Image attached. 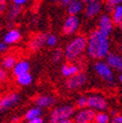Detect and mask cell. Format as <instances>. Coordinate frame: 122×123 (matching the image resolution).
Returning <instances> with one entry per match:
<instances>
[{
    "label": "cell",
    "mask_w": 122,
    "mask_h": 123,
    "mask_svg": "<svg viewBox=\"0 0 122 123\" xmlns=\"http://www.w3.org/2000/svg\"><path fill=\"white\" fill-rule=\"evenodd\" d=\"M118 82H119V83L122 82V74H121V73L118 74Z\"/></svg>",
    "instance_id": "obj_39"
},
{
    "label": "cell",
    "mask_w": 122,
    "mask_h": 123,
    "mask_svg": "<svg viewBox=\"0 0 122 123\" xmlns=\"http://www.w3.org/2000/svg\"><path fill=\"white\" fill-rule=\"evenodd\" d=\"M21 100L20 94L17 92L6 94L5 96L0 98V111H6L13 106L16 105Z\"/></svg>",
    "instance_id": "obj_9"
},
{
    "label": "cell",
    "mask_w": 122,
    "mask_h": 123,
    "mask_svg": "<svg viewBox=\"0 0 122 123\" xmlns=\"http://www.w3.org/2000/svg\"><path fill=\"white\" fill-rule=\"evenodd\" d=\"M96 112L92 110L88 109H83L80 110L78 112H76L74 115L73 122L74 123H92L94 121Z\"/></svg>",
    "instance_id": "obj_11"
},
{
    "label": "cell",
    "mask_w": 122,
    "mask_h": 123,
    "mask_svg": "<svg viewBox=\"0 0 122 123\" xmlns=\"http://www.w3.org/2000/svg\"><path fill=\"white\" fill-rule=\"evenodd\" d=\"M59 123H74V122H73V120H72L71 118H69V119L63 120V121H61V122H59Z\"/></svg>",
    "instance_id": "obj_38"
},
{
    "label": "cell",
    "mask_w": 122,
    "mask_h": 123,
    "mask_svg": "<svg viewBox=\"0 0 122 123\" xmlns=\"http://www.w3.org/2000/svg\"><path fill=\"white\" fill-rule=\"evenodd\" d=\"M103 2L100 0H87L84 1V15L87 19L97 17L103 9Z\"/></svg>",
    "instance_id": "obj_6"
},
{
    "label": "cell",
    "mask_w": 122,
    "mask_h": 123,
    "mask_svg": "<svg viewBox=\"0 0 122 123\" xmlns=\"http://www.w3.org/2000/svg\"><path fill=\"white\" fill-rule=\"evenodd\" d=\"M87 48V37L83 34L76 35L71 39L64 51V56L67 61H74L78 59Z\"/></svg>",
    "instance_id": "obj_2"
},
{
    "label": "cell",
    "mask_w": 122,
    "mask_h": 123,
    "mask_svg": "<svg viewBox=\"0 0 122 123\" xmlns=\"http://www.w3.org/2000/svg\"><path fill=\"white\" fill-rule=\"evenodd\" d=\"M41 115H42V110L39 109L38 106H33V107H30L26 111V113L24 114V119L29 121V120L41 117Z\"/></svg>",
    "instance_id": "obj_22"
},
{
    "label": "cell",
    "mask_w": 122,
    "mask_h": 123,
    "mask_svg": "<svg viewBox=\"0 0 122 123\" xmlns=\"http://www.w3.org/2000/svg\"><path fill=\"white\" fill-rule=\"evenodd\" d=\"M20 121H21V117H20L19 115H15V116L12 118L11 123H19Z\"/></svg>",
    "instance_id": "obj_36"
},
{
    "label": "cell",
    "mask_w": 122,
    "mask_h": 123,
    "mask_svg": "<svg viewBox=\"0 0 122 123\" xmlns=\"http://www.w3.org/2000/svg\"><path fill=\"white\" fill-rule=\"evenodd\" d=\"M109 115H110V116H111V117H114V116L118 115V113H117V111H116V110H111V111H110Z\"/></svg>",
    "instance_id": "obj_37"
},
{
    "label": "cell",
    "mask_w": 122,
    "mask_h": 123,
    "mask_svg": "<svg viewBox=\"0 0 122 123\" xmlns=\"http://www.w3.org/2000/svg\"><path fill=\"white\" fill-rule=\"evenodd\" d=\"M87 107L95 112H104L108 110L109 105L106 99L100 94H93L87 97Z\"/></svg>",
    "instance_id": "obj_5"
},
{
    "label": "cell",
    "mask_w": 122,
    "mask_h": 123,
    "mask_svg": "<svg viewBox=\"0 0 122 123\" xmlns=\"http://www.w3.org/2000/svg\"><path fill=\"white\" fill-rule=\"evenodd\" d=\"M80 26V19L78 16H67L64 22L62 31L65 35H72L77 32Z\"/></svg>",
    "instance_id": "obj_8"
},
{
    "label": "cell",
    "mask_w": 122,
    "mask_h": 123,
    "mask_svg": "<svg viewBox=\"0 0 122 123\" xmlns=\"http://www.w3.org/2000/svg\"><path fill=\"white\" fill-rule=\"evenodd\" d=\"M75 113V109L71 105H64L61 106H57L52 110L50 112V122L51 123H59L63 120L71 118Z\"/></svg>",
    "instance_id": "obj_3"
},
{
    "label": "cell",
    "mask_w": 122,
    "mask_h": 123,
    "mask_svg": "<svg viewBox=\"0 0 122 123\" xmlns=\"http://www.w3.org/2000/svg\"><path fill=\"white\" fill-rule=\"evenodd\" d=\"M7 77H8V75H7V71L0 66V84L1 83H3L4 81H6V79H7Z\"/></svg>",
    "instance_id": "obj_29"
},
{
    "label": "cell",
    "mask_w": 122,
    "mask_h": 123,
    "mask_svg": "<svg viewBox=\"0 0 122 123\" xmlns=\"http://www.w3.org/2000/svg\"><path fill=\"white\" fill-rule=\"evenodd\" d=\"M45 44L48 47H55L58 44V37L55 34H47L46 40H45Z\"/></svg>",
    "instance_id": "obj_27"
},
{
    "label": "cell",
    "mask_w": 122,
    "mask_h": 123,
    "mask_svg": "<svg viewBox=\"0 0 122 123\" xmlns=\"http://www.w3.org/2000/svg\"><path fill=\"white\" fill-rule=\"evenodd\" d=\"M29 70H30V65L24 59L18 61L16 63V65L14 66V68H12L13 75L16 76V77L22 75V74H24V73H28Z\"/></svg>",
    "instance_id": "obj_15"
},
{
    "label": "cell",
    "mask_w": 122,
    "mask_h": 123,
    "mask_svg": "<svg viewBox=\"0 0 122 123\" xmlns=\"http://www.w3.org/2000/svg\"><path fill=\"white\" fill-rule=\"evenodd\" d=\"M70 1H71V0H61V1H60V4L62 5L63 7H66V8H67V7L69 5Z\"/></svg>",
    "instance_id": "obj_35"
},
{
    "label": "cell",
    "mask_w": 122,
    "mask_h": 123,
    "mask_svg": "<svg viewBox=\"0 0 122 123\" xmlns=\"http://www.w3.org/2000/svg\"><path fill=\"white\" fill-rule=\"evenodd\" d=\"M87 54L91 59L102 61L110 52V39L102 33L99 29H94L87 37Z\"/></svg>",
    "instance_id": "obj_1"
},
{
    "label": "cell",
    "mask_w": 122,
    "mask_h": 123,
    "mask_svg": "<svg viewBox=\"0 0 122 123\" xmlns=\"http://www.w3.org/2000/svg\"><path fill=\"white\" fill-rule=\"evenodd\" d=\"M27 123H44V120H43L42 117H38V118H35V119L27 121Z\"/></svg>",
    "instance_id": "obj_34"
},
{
    "label": "cell",
    "mask_w": 122,
    "mask_h": 123,
    "mask_svg": "<svg viewBox=\"0 0 122 123\" xmlns=\"http://www.w3.org/2000/svg\"><path fill=\"white\" fill-rule=\"evenodd\" d=\"M46 37H47V33H44V32H40V33L35 34L28 42L27 47H28L29 51L37 52L40 49H42L43 46L45 45V40H46Z\"/></svg>",
    "instance_id": "obj_12"
},
{
    "label": "cell",
    "mask_w": 122,
    "mask_h": 123,
    "mask_svg": "<svg viewBox=\"0 0 122 123\" xmlns=\"http://www.w3.org/2000/svg\"><path fill=\"white\" fill-rule=\"evenodd\" d=\"M35 106H38L39 109H45V107H51L56 104V99L50 95H40L34 99Z\"/></svg>",
    "instance_id": "obj_14"
},
{
    "label": "cell",
    "mask_w": 122,
    "mask_h": 123,
    "mask_svg": "<svg viewBox=\"0 0 122 123\" xmlns=\"http://www.w3.org/2000/svg\"><path fill=\"white\" fill-rule=\"evenodd\" d=\"M94 69L100 77L109 85H113L115 82V76L113 70L105 64L104 61H97L94 64Z\"/></svg>",
    "instance_id": "obj_4"
},
{
    "label": "cell",
    "mask_w": 122,
    "mask_h": 123,
    "mask_svg": "<svg viewBox=\"0 0 122 123\" xmlns=\"http://www.w3.org/2000/svg\"><path fill=\"white\" fill-rule=\"evenodd\" d=\"M88 82V76L85 72H78L69 78H67L66 87L69 90H77L85 86Z\"/></svg>",
    "instance_id": "obj_7"
},
{
    "label": "cell",
    "mask_w": 122,
    "mask_h": 123,
    "mask_svg": "<svg viewBox=\"0 0 122 123\" xmlns=\"http://www.w3.org/2000/svg\"><path fill=\"white\" fill-rule=\"evenodd\" d=\"M21 39H22L21 31L19 29L14 27V28L9 29L8 31L5 33L4 38H3V42L6 43L7 45H10V44H15V43L19 42Z\"/></svg>",
    "instance_id": "obj_16"
},
{
    "label": "cell",
    "mask_w": 122,
    "mask_h": 123,
    "mask_svg": "<svg viewBox=\"0 0 122 123\" xmlns=\"http://www.w3.org/2000/svg\"><path fill=\"white\" fill-rule=\"evenodd\" d=\"M121 4V0H108L104 3V10H105V14H111L114 7Z\"/></svg>",
    "instance_id": "obj_26"
},
{
    "label": "cell",
    "mask_w": 122,
    "mask_h": 123,
    "mask_svg": "<svg viewBox=\"0 0 122 123\" xmlns=\"http://www.w3.org/2000/svg\"><path fill=\"white\" fill-rule=\"evenodd\" d=\"M8 8V3L5 0H0V15L3 14L4 12L7 11Z\"/></svg>",
    "instance_id": "obj_30"
},
{
    "label": "cell",
    "mask_w": 122,
    "mask_h": 123,
    "mask_svg": "<svg viewBox=\"0 0 122 123\" xmlns=\"http://www.w3.org/2000/svg\"><path fill=\"white\" fill-rule=\"evenodd\" d=\"M16 81L20 86L26 87V86L31 85V83L33 81V77H32V75L28 72V73H24V74H22L20 76H17Z\"/></svg>",
    "instance_id": "obj_21"
},
{
    "label": "cell",
    "mask_w": 122,
    "mask_h": 123,
    "mask_svg": "<svg viewBox=\"0 0 122 123\" xmlns=\"http://www.w3.org/2000/svg\"><path fill=\"white\" fill-rule=\"evenodd\" d=\"M9 49V45H7L4 42H0V52L1 53H5L7 52Z\"/></svg>",
    "instance_id": "obj_33"
},
{
    "label": "cell",
    "mask_w": 122,
    "mask_h": 123,
    "mask_svg": "<svg viewBox=\"0 0 122 123\" xmlns=\"http://www.w3.org/2000/svg\"><path fill=\"white\" fill-rule=\"evenodd\" d=\"M98 29L106 36H110L112 33L114 29V25L111 21V18L110 15L108 14L101 15L98 21Z\"/></svg>",
    "instance_id": "obj_10"
},
{
    "label": "cell",
    "mask_w": 122,
    "mask_h": 123,
    "mask_svg": "<svg viewBox=\"0 0 122 123\" xmlns=\"http://www.w3.org/2000/svg\"><path fill=\"white\" fill-rule=\"evenodd\" d=\"M110 116L109 115L108 112H97L94 118L95 123H110Z\"/></svg>",
    "instance_id": "obj_24"
},
{
    "label": "cell",
    "mask_w": 122,
    "mask_h": 123,
    "mask_svg": "<svg viewBox=\"0 0 122 123\" xmlns=\"http://www.w3.org/2000/svg\"><path fill=\"white\" fill-rule=\"evenodd\" d=\"M68 16H77L84 10V1L80 0H71L69 5L67 7Z\"/></svg>",
    "instance_id": "obj_17"
},
{
    "label": "cell",
    "mask_w": 122,
    "mask_h": 123,
    "mask_svg": "<svg viewBox=\"0 0 122 123\" xmlns=\"http://www.w3.org/2000/svg\"><path fill=\"white\" fill-rule=\"evenodd\" d=\"M17 63V59L12 55H7L3 58L2 63H1V67L7 70V69H12L14 68V66Z\"/></svg>",
    "instance_id": "obj_23"
},
{
    "label": "cell",
    "mask_w": 122,
    "mask_h": 123,
    "mask_svg": "<svg viewBox=\"0 0 122 123\" xmlns=\"http://www.w3.org/2000/svg\"><path fill=\"white\" fill-rule=\"evenodd\" d=\"M63 57H64V51L61 48H56L53 50L51 54V61L55 64H58L62 61Z\"/></svg>",
    "instance_id": "obj_25"
},
{
    "label": "cell",
    "mask_w": 122,
    "mask_h": 123,
    "mask_svg": "<svg viewBox=\"0 0 122 123\" xmlns=\"http://www.w3.org/2000/svg\"><path fill=\"white\" fill-rule=\"evenodd\" d=\"M110 18H111V21H112L114 26L115 25L121 26V25H122V5L121 4L114 7Z\"/></svg>",
    "instance_id": "obj_19"
},
{
    "label": "cell",
    "mask_w": 122,
    "mask_h": 123,
    "mask_svg": "<svg viewBox=\"0 0 122 123\" xmlns=\"http://www.w3.org/2000/svg\"><path fill=\"white\" fill-rule=\"evenodd\" d=\"M50 123H51V122H50Z\"/></svg>",
    "instance_id": "obj_40"
},
{
    "label": "cell",
    "mask_w": 122,
    "mask_h": 123,
    "mask_svg": "<svg viewBox=\"0 0 122 123\" xmlns=\"http://www.w3.org/2000/svg\"><path fill=\"white\" fill-rule=\"evenodd\" d=\"M80 72V68L77 65L74 64H65L61 67V73L63 74V76L67 78H69L71 76L77 74Z\"/></svg>",
    "instance_id": "obj_18"
},
{
    "label": "cell",
    "mask_w": 122,
    "mask_h": 123,
    "mask_svg": "<svg viewBox=\"0 0 122 123\" xmlns=\"http://www.w3.org/2000/svg\"><path fill=\"white\" fill-rule=\"evenodd\" d=\"M28 1L27 0H14V1L12 2V4H14V5H18V6H21V7H23L24 4H26Z\"/></svg>",
    "instance_id": "obj_32"
},
{
    "label": "cell",
    "mask_w": 122,
    "mask_h": 123,
    "mask_svg": "<svg viewBox=\"0 0 122 123\" xmlns=\"http://www.w3.org/2000/svg\"><path fill=\"white\" fill-rule=\"evenodd\" d=\"M110 123H122V116L118 114L114 117H111L110 120Z\"/></svg>",
    "instance_id": "obj_31"
},
{
    "label": "cell",
    "mask_w": 122,
    "mask_h": 123,
    "mask_svg": "<svg viewBox=\"0 0 122 123\" xmlns=\"http://www.w3.org/2000/svg\"><path fill=\"white\" fill-rule=\"evenodd\" d=\"M105 64L108 65L112 70H116L119 73H121L122 70V58L119 54L113 53V52H110L105 58Z\"/></svg>",
    "instance_id": "obj_13"
},
{
    "label": "cell",
    "mask_w": 122,
    "mask_h": 123,
    "mask_svg": "<svg viewBox=\"0 0 122 123\" xmlns=\"http://www.w3.org/2000/svg\"><path fill=\"white\" fill-rule=\"evenodd\" d=\"M76 105L78 109L83 110L87 107V97L86 96H80L77 100H76Z\"/></svg>",
    "instance_id": "obj_28"
},
{
    "label": "cell",
    "mask_w": 122,
    "mask_h": 123,
    "mask_svg": "<svg viewBox=\"0 0 122 123\" xmlns=\"http://www.w3.org/2000/svg\"><path fill=\"white\" fill-rule=\"evenodd\" d=\"M22 12H23V7L18 6V5H14V4L10 5L9 11H8V20H9V22L14 23L15 20L19 18V16L22 14Z\"/></svg>",
    "instance_id": "obj_20"
}]
</instances>
